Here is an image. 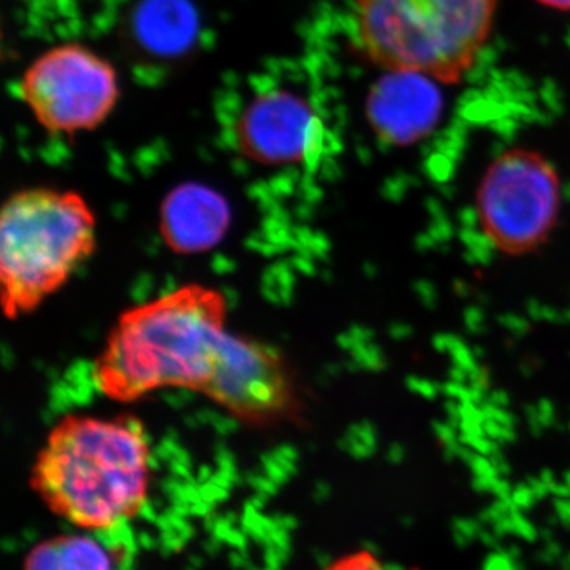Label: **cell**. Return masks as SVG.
Listing matches in <instances>:
<instances>
[{"mask_svg": "<svg viewBox=\"0 0 570 570\" xmlns=\"http://www.w3.org/2000/svg\"><path fill=\"white\" fill-rule=\"evenodd\" d=\"M227 318L225 296L200 284L126 311L94 366L97 387L116 403L164 389L206 395L232 335Z\"/></svg>", "mask_w": 570, "mask_h": 570, "instance_id": "1", "label": "cell"}, {"mask_svg": "<svg viewBox=\"0 0 570 570\" xmlns=\"http://www.w3.org/2000/svg\"><path fill=\"white\" fill-rule=\"evenodd\" d=\"M151 472V448L140 420L67 415L40 449L31 485L78 530L105 531L141 512Z\"/></svg>", "mask_w": 570, "mask_h": 570, "instance_id": "2", "label": "cell"}, {"mask_svg": "<svg viewBox=\"0 0 570 570\" xmlns=\"http://www.w3.org/2000/svg\"><path fill=\"white\" fill-rule=\"evenodd\" d=\"M498 0H354V39L384 71L459 82L493 31Z\"/></svg>", "mask_w": 570, "mask_h": 570, "instance_id": "3", "label": "cell"}, {"mask_svg": "<svg viewBox=\"0 0 570 570\" xmlns=\"http://www.w3.org/2000/svg\"><path fill=\"white\" fill-rule=\"evenodd\" d=\"M97 220L73 190L36 187L11 195L0 214L3 314L31 313L91 257Z\"/></svg>", "mask_w": 570, "mask_h": 570, "instance_id": "4", "label": "cell"}, {"mask_svg": "<svg viewBox=\"0 0 570 570\" xmlns=\"http://www.w3.org/2000/svg\"><path fill=\"white\" fill-rule=\"evenodd\" d=\"M482 234L499 253L530 254L546 245L561 212L554 165L531 149H510L487 168L475 194Z\"/></svg>", "mask_w": 570, "mask_h": 570, "instance_id": "5", "label": "cell"}, {"mask_svg": "<svg viewBox=\"0 0 570 570\" xmlns=\"http://www.w3.org/2000/svg\"><path fill=\"white\" fill-rule=\"evenodd\" d=\"M17 91L45 130L71 137L107 121L119 100V78L96 51L66 43L29 63Z\"/></svg>", "mask_w": 570, "mask_h": 570, "instance_id": "6", "label": "cell"}, {"mask_svg": "<svg viewBox=\"0 0 570 570\" xmlns=\"http://www.w3.org/2000/svg\"><path fill=\"white\" fill-rule=\"evenodd\" d=\"M205 396L232 417L254 426L292 422L303 409L284 356L268 344L234 333Z\"/></svg>", "mask_w": 570, "mask_h": 570, "instance_id": "7", "label": "cell"}, {"mask_svg": "<svg viewBox=\"0 0 570 570\" xmlns=\"http://www.w3.org/2000/svg\"><path fill=\"white\" fill-rule=\"evenodd\" d=\"M239 151L264 167L309 163L324 145L325 126L305 97L272 88L247 100L234 127Z\"/></svg>", "mask_w": 570, "mask_h": 570, "instance_id": "8", "label": "cell"}, {"mask_svg": "<svg viewBox=\"0 0 570 570\" xmlns=\"http://www.w3.org/2000/svg\"><path fill=\"white\" fill-rule=\"evenodd\" d=\"M438 82L415 71H385L366 99L367 122L379 140L411 146L430 137L444 111Z\"/></svg>", "mask_w": 570, "mask_h": 570, "instance_id": "9", "label": "cell"}, {"mask_svg": "<svg viewBox=\"0 0 570 570\" xmlns=\"http://www.w3.org/2000/svg\"><path fill=\"white\" fill-rule=\"evenodd\" d=\"M230 205L204 184L186 183L165 197L160 234L176 254H202L223 242L230 227Z\"/></svg>", "mask_w": 570, "mask_h": 570, "instance_id": "10", "label": "cell"}, {"mask_svg": "<svg viewBox=\"0 0 570 570\" xmlns=\"http://www.w3.org/2000/svg\"><path fill=\"white\" fill-rule=\"evenodd\" d=\"M24 570H115V560L100 540L81 532L39 543L26 558Z\"/></svg>", "mask_w": 570, "mask_h": 570, "instance_id": "11", "label": "cell"}, {"mask_svg": "<svg viewBox=\"0 0 570 570\" xmlns=\"http://www.w3.org/2000/svg\"><path fill=\"white\" fill-rule=\"evenodd\" d=\"M326 570H393L385 566L384 562L379 561L374 554L355 553L351 557L341 558L340 561L333 562L332 568Z\"/></svg>", "mask_w": 570, "mask_h": 570, "instance_id": "12", "label": "cell"}, {"mask_svg": "<svg viewBox=\"0 0 570 570\" xmlns=\"http://www.w3.org/2000/svg\"><path fill=\"white\" fill-rule=\"evenodd\" d=\"M538 2L550 7V9L570 11V0H538Z\"/></svg>", "mask_w": 570, "mask_h": 570, "instance_id": "13", "label": "cell"}]
</instances>
